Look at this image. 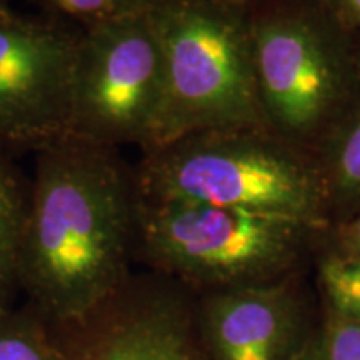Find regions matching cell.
I'll use <instances>...</instances> for the list:
<instances>
[{
  "label": "cell",
  "mask_w": 360,
  "mask_h": 360,
  "mask_svg": "<svg viewBox=\"0 0 360 360\" xmlns=\"http://www.w3.org/2000/svg\"><path fill=\"white\" fill-rule=\"evenodd\" d=\"M257 92L267 129L292 143L337 124L350 67L334 34L307 13L250 20Z\"/></svg>",
  "instance_id": "6"
},
{
  "label": "cell",
  "mask_w": 360,
  "mask_h": 360,
  "mask_svg": "<svg viewBox=\"0 0 360 360\" xmlns=\"http://www.w3.org/2000/svg\"><path fill=\"white\" fill-rule=\"evenodd\" d=\"M322 2H326V4H328V2H330V0H322Z\"/></svg>",
  "instance_id": "21"
},
{
  "label": "cell",
  "mask_w": 360,
  "mask_h": 360,
  "mask_svg": "<svg viewBox=\"0 0 360 360\" xmlns=\"http://www.w3.org/2000/svg\"><path fill=\"white\" fill-rule=\"evenodd\" d=\"M334 254L360 260V214L337 229Z\"/></svg>",
  "instance_id": "15"
},
{
  "label": "cell",
  "mask_w": 360,
  "mask_h": 360,
  "mask_svg": "<svg viewBox=\"0 0 360 360\" xmlns=\"http://www.w3.org/2000/svg\"><path fill=\"white\" fill-rule=\"evenodd\" d=\"M139 193L119 148L64 137L35 152L19 274L58 314L97 307L124 282Z\"/></svg>",
  "instance_id": "1"
},
{
  "label": "cell",
  "mask_w": 360,
  "mask_h": 360,
  "mask_svg": "<svg viewBox=\"0 0 360 360\" xmlns=\"http://www.w3.org/2000/svg\"><path fill=\"white\" fill-rule=\"evenodd\" d=\"M7 2H8V0H0V12L11 11V8H8V6H7Z\"/></svg>",
  "instance_id": "20"
},
{
  "label": "cell",
  "mask_w": 360,
  "mask_h": 360,
  "mask_svg": "<svg viewBox=\"0 0 360 360\" xmlns=\"http://www.w3.org/2000/svg\"><path fill=\"white\" fill-rule=\"evenodd\" d=\"M210 2L220 4V6L237 8V11H245V7L249 6L250 0H210Z\"/></svg>",
  "instance_id": "19"
},
{
  "label": "cell",
  "mask_w": 360,
  "mask_h": 360,
  "mask_svg": "<svg viewBox=\"0 0 360 360\" xmlns=\"http://www.w3.org/2000/svg\"><path fill=\"white\" fill-rule=\"evenodd\" d=\"M215 360H292L304 345L302 314L287 283L222 289L207 305Z\"/></svg>",
  "instance_id": "8"
},
{
  "label": "cell",
  "mask_w": 360,
  "mask_h": 360,
  "mask_svg": "<svg viewBox=\"0 0 360 360\" xmlns=\"http://www.w3.org/2000/svg\"><path fill=\"white\" fill-rule=\"evenodd\" d=\"M319 278L328 310L360 321V260L328 255L322 260Z\"/></svg>",
  "instance_id": "12"
},
{
  "label": "cell",
  "mask_w": 360,
  "mask_h": 360,
  "mask_svg": "<svg viewBox=\"0 0 360 360\" xmlns=\"http://www.w3.org/2000/svg\"><path fill=\"white\" fill-rule=\"evenodd\" d=\"M319 167L328 205L360 209V107L330 130Z\"/></svg>",
  "instance_id": "10"
},
{
  "label": "cell",
  "mask_w": 360,
  "mask_h": 360,
  "mask_svg": "<svg viewBox=\"0 0 360 360\" xmlns=\"http://www.w3.org/2000/svg\"><path fill=\"white\" fill-rule=\"evenodd\" d=\"M0 360H47L37 345L25 337H0Z\"/></svg>",
  "instance_id": "16"
},
{
  "label": "cell",
  "mask_w": 360,
  "mask_h": 360,
  "mask_svg": "<svg viewBox=\"0 0 360 360\" xmlns=\"http://www.w3.org/2000/svg\"><path fill=\"white\" fill-rule=\"evenodd\" d=\"M57 20L85 27L152 11L160 0H39Z\"/></svg>",
  "instance_id": "13"
},
{
  "label": "cell",
  "mask_w": 360,
  "mask_h": 360,
  "mask_svg": "<svg viewBox=\"0 0 360 360\" xmlns=\"http://www.w3.org/2000/svg\"><path fill=\"white\" fill-rule=\"evenodd\" d=\"M134 177L143 200L229 207L310 229L327 222L319 164L267 127L205 130L147 148Z\"/></svg>",
  "instance_id": "2"
},
{
  "label": "cell",
  "mask_w": 360,
  "mask_h": 360,
  "mask_svg": "<svg viewBox=\"0 0 360 360\" xmlns=\"http://www.w3.org/2000/svg\"><path fill=\"white\" fill-rule=\"evenodd\" d=\"M80 29L0 12V147L37 152L70 135Z\"/></svg>",
  "instance_id": "7"
},
{
  "label": "cell",
  "mask_w": 360,
  "mask_h": 360,
  "mask_svg": "<svg viewBox=\"0 0 360 360\" xmlns=\"http://www.w3.org/2000/svg\"><path fill=\"white\" fill-rule=\"evenodd\" d=\"M164 52L152 11L80 29L70 135L150 147L164 103Z\"/></svg>",
  "instance_id": "5"
},
{
  "label": "cell",
  "mask_w": 360,
  "mask_h": 360,
  "mask_svg": "<svg viewBox=\"0 0 360 360\" xmlns=\"http://www.w3.org/2000/svg\"><path fill=\"white\" fill-rule=\"evenodd\" d=\"M317 340L322 360H360V321L328 310Z\"/></svg>",
  "instance_id": "14"
},
{
  "label": "cell",
  "mask_w": 360,
  "mask_h": 360,
  "mask_svg": "<svg viewBox=\"0 0 360 360\" xmlns=\"http://www.w3.org/2000/svg\"><path fill=\"white\" fill-rule=\"evenodd\" d=\"M328 6L345 29L360 30V0H330Z\"/></svg>",
  "instance_id": "17"
},
{
  "label": "cell",
  "mask_w": 360,
  "mask_h": 360,
  "mask_svg": "<svg viewBox=\"0 0 360 360\" xmlns=\"http://www.w3.org/2000/svg\"><path fill=\"white\" fill-rule=\"evenodd\" d=\"M115 328L92 360H199L167 300H148Z\"/></svg>",
  "instance_id": "9"
},
{
  "label": "cell",
  "mask_w": 360,
  "mask_h": 360,
  "mask_svg": "<svg viewBox=\"0 0 360 360\" xmlns=\"http://www.w3.org/2000/svg\"><path fill=\"white\" fill-rule=\"evenodd\" d=\"M314 229L295 220L192 202L139 197L135 232L147 255L187 281L224 289L272 282Z\"/></svg>",
  "instance_id": "4"
},
{
  "label": "cell",
  "mask_w": 360,
  "mask_h": 360,
  "mask_svg": "<svg viewBox=\"0 0 360 360\" xmlns=\"http://www.w3.org/2000/svg\"><path fill=\"white\" fill-rule=\"evenodd\" d=\"M152 17L164 52L165 84L147 148L205 130L267 127L244 11L210 0H160Z\"/></svg>",
  "instance_id": "3"
},
{
  "label": "cell",
  "mask_w": 360,
  "mask_h": 360,
  "mask_svg": "<svg viewBox=\"0 0 360 360\" xmlns=\"http://www.w3.org/2000/svg\"><path fill=\"white\" fill-rule=\"evenodd\" d=\"M29 200L30 182L0 147V290L19 274Z\"/></svg>",
  "instance_id": "11"
},
{
  "label": "cell",
  "mask_w": 360,
  "mask_h": 360,
  "mask_svg": "<svg viewBox=\"0 0 360 360\" xmlns=\"http://www.w3.org/2000/svg\"><path fill=\"white\" fill-rule=\"evenodd\" d=\"M292 360H322L321 347H319V340H312L304 345V349L295 355Z\"/></svg>",
  "instance_id": "18"
}]
</instances>
